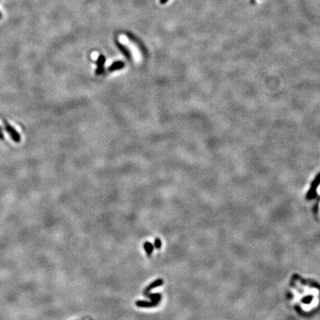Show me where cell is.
Segmentation results:
<instances>
[{
	"label": "cell",
	"instance_id": "1",
	"mask_svg": "<svg viewBox=\"0 0 320 320\" xmlns=\"http://www.w3.org/2000/svg\"><path fill=\"white\" fill-rule=\"evenodd\" d=\"M163 283H164V281L162 280V279H156V280H155L154 282H153L152 283L150 284V285H148L147 287H146V288L144 289L143 293H144V296H146V295L149 293V292L151 291L152 289L156 288H157V287H160V286H162V285H163Z\"/></svg>",
	"mask_w": 320,
	"mask_h": 320
},
{
	"label": "cell",
	"instance_id": "2",
	"mask_svg": "<svg viewBox=\"0 0 320 320\" xmlns=\"http://www.w3.org/2000/svg\"><path fill=\"white\" fill-rule=\"evenodd\" d=\"M159 302H147V301H137L136 302V305L139 307H152L158 305Z\"/></svg>",
	"mask_w": 320,
	"mask_h": 320
},
{
	"label": "cell",
	"instance_id": "3",
	"mask_svg": "<svg viewBox=\"0 0 320 320\" xmlns=\"http://www.w3.org/2000/svg\"><path fill=\"white\" fill-rule=\"evenodd\" d=\"M146 297L151 299V301L154 302H159L160 300H162V294L161 293H148L146 295Z\"/></svg>",
	"mask_w": 320,
	"mask_h": 320
},
{
	"label": "cell",
	"instance_id": "4",
	"mask_svg": "<svg viewBox=\"0 0 320 320\" xmlns=\"http://www.w3.org/2000/svg\"><path fill=\"white\" fill-rule=\"evenodd\" d=\"M144 248L145 250L146 254L148 257H151V254H152L153 250H154V246L153 245L152 243H151L150 242H145L144 244Z\"/></svg>",
	"mask_w": 320,
	"mask_h": 320
},
{
	"label": "cell",
	"instance_id": "5",
	"mask_svg": "<svg viewBox=\"0 0 320 320\" xmlns=\"http://www.w3.org/2000/svg\"><path fill=\"white\" fill-rule=\"evenodd\" d=\"M105 62V57L103 56H99L98 59V72H101L100 70H102V67H103V64Z\"/></svg>",
	"mask_w": 320,
	"mask_h": 320
},
{
	"label": "cell",
	"instance_id": "6",
	"mask_svg": "<svg viewBox=\"0 0 320 320\" xmlns=\"http://www.w3.org/2000/svg\"><path fill=\"white\" fill-rule=\"evenodd\" d=\"M123 63H122V62H115L114 64H113L112 66H111V69L112 70H114V69H119V68H121L122 67H123Z\"/></svg>",
	"mask_w": 320,
	"mask_h": 320
},
{
	"label": "cell",
	"instance_id": "7",
	"mask_svg": "<svg viewBox=\"0 0 320 320\" xmlns=\"http://www.w3.org/2000/svg\"><path fill=\"white\" fill-rule=\"evenodd\" d=\"M154 246H155V247L156 249L161 248V247H162V241H161V239H159V238H156L155 239V241H154Z\"/></svg>",
	"mask_w": 320,
	"mask_h": 320
},
{
	"label": "cell",
	"instance_id": "8",
	"mask_svg": "<svg viewBox=\"0 0 320 320\" xmlns=\"http://www.w3.org/2000/svg\"><path fill=\"white\" fill-rule=\"evenodd\" d=\"M168 1V0H160V2H161L162 4H165V3H166Z\"/></svg>",
	"mask_w": 320,
	"mask_h": 320
}]
</instances>
